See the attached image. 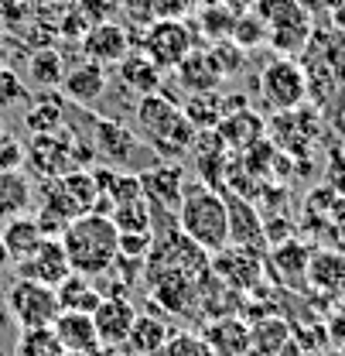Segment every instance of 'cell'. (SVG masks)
Listing matches in <instances>:
<instances>
[{
	"label": "cell",
	"instance_id": "f1b7e54d",
	"mask_svg": "<svg viewBox=\"0 0 345 356\" xmlns=\"http://www.w3.org/2000/svg\"><path fill=\"white\" fill-rule=\"evenodd\" d=\"M239 3H212V7H202L199 17H195V28L202 38L209 42H226L236 28V17H239Z\"/></svg>",
	"mask_w": 345,
	"mask_h": 356
},
{
	"label": "cell",
	"instance_id": "1f68e13d",
	"mask_svg": "<svg viewBox=\"0 0 345 356\" xmlns=\"http://www.w3.org/2000/svg\"><path fill=\"white\" fill-rule=\"evenodd\" d=\"M28 72H31V79H35L38 86L51 89L62 83L65 62H62V55H58L55 48H38L35 55H28Z\"/></svg>",
	"mask_w": 345,
	"mask_h": 356
},
{
	"label": "cell",
	"instance_id": "4dcf8cb0",
	"mask_svg": "<svg viewBox=\"0 0 345 356\" xmlns=\"http://www.w3.org/2000/svg\"><path fill=\"white\" fill-rule=\"evenodd\" d=\"M14 356H65V346L58 343V336L51 332V325L21 329L17 332V343H14Z\"/></svg>",
	"mask_w": 345,
	"mask_h": 356
},
{
	"label": "cell",
	"instance_id": "7dc6e473",
	"mask_svg": "<svg viewBox=\"0 0 345 356\" xmlns=\"http://www.w3.org/2000/svg\"><path fill=\"white\" fill-rule=\"evenodd\" d=\"M199 7H212V3H236V0H195Z\"/></svg>",
	"mask_w": 345,
	"mask_h": 356
},
{
	"label": "cell",
	"instance_id": "d590c367",
	"mask_svg": "<svg viewBox=\"0 0 345 356\" xmlns=\"http://www.w3.org/2000/svg\"><path fill=\"white\" fill-rule=\"evenodd\" d=\"M158 356H212V350L195 332H171V339L165 343V350Z\"/></svg>",
	"mask_w": 345,
	"mask_h": 356
},
{
	"label": "cell",
	"instance_id": "603a6c76",
	"mask_svg": "<svg viewBox=\"0 0 345 356\" xmlns=\"http://www.w3.org/2000/svg\"><path fill=\"white\" fill-rule=\"evenodd\" d=\"M35 209V185L31 178L17 172H0V222L28 216Z\"/></svg>",
	"mask_w": 345,
	"mask_h": 356
},
{
	"label": "cell",
	"instance_id": "6da1fadb",
	"mask_svg": "<svg viewBox=\"0 0 345 356\" xmlns=\"http://www.w3.org/2000/svg\"><path fill=\"white\" fill-rule=\"evenodd\" d=\"M133 124L140 140L161 158V161H181L188 158L192 144H195V127L188 124L185 110L171 103L165 92H151V96H137L133 103Z\"/></svg>",
	"mask_w": 345,
	"mask_h": 356
},
{
	"label": "cell",
	"instance_id": "3957f363",
	"mask_svg": "<svg viewBox=\"0 0 345 356\" xmlns=\"http://www.w3.org/2000/svg\"><path fill=\"white\" fill-rule=\"evenodd\" d=\"M178 229L209 257L229 247V209H226L222 192L202 181H188L178 206Z\"/></svg>",
	"mask_w": 345,
	"mask_h": 356
},
{
	"label": "cell",
	"instance_id": "d4e9b609",
	"mask_svg": "<svg viewBox=\"0 0 345 356\" xmlns=\"http://www.w3.org/2000/svg\"><path fill=\"white\" fill-rule=\"evenodd\" d=\"M65 99L62 96H55V92H38V96H31L28 99V106H24V127L35 134H55L65 127Z\"/></svg>",
	"mask_w": 345,
	"mask_h": 356
},
{
	"label": "cell",
	"instance_id": "836d02e7",
	"mask_svg": "<svg viewBox=\"0 0 345 356\" xmlns=\"http://www.w3.org/2000/svg\"><path fill=\"white\" fill-rule=\"evenodd\" d=\"M229 42L239 44L243 51L263 48V44H267V24L260 21V17L253 14V10H250V7H243V10H239V17H236V28H233Z\"/></svg>",
	"mask_w": 345,
	"mask_h": 356
},
{
	"label": "cell",
	"instance_id": "74e56055",
	"mask_svg": "<svg viewBox=\"0 0 345 356\" xmlns=\"http://www.w3.org/2000/svg\"><path fill=\"white\" fill-rule=\"evenodd\" d=\"M24 165V144L7 127H0V172H17Z\"/></svg>",
	"mask_w": 345,
	"mask_h": 356
},
{
	"label": "cell",
	"instance_id": "e0dca14e",
	"mask_svg": "<svg viewBox=\"0 0 345 356\" xmlns=\"http://www.w3.org/2000/svg\"><path fill=\"white\" fill-rule=\"evenodd\" d=\"M202 339L209 343L212 356H246L250 353V322L239 315L209 318L202 329Z\"/></svg>",
	"mask_w": 345,
	"mask_h": 356
},
{
	"label": "cell",
	"instance_id": "30bf717a",
	"mask_svg": "<svg viewBox=\"0 0 345 356\" xmlns=\"http://www.w3.org/2000/svg\"><path fill=\"white\" fill-rule=\"evenodd\" d=\"M263 254L250 250V247H222L219 254L209 257V270L212 277H219L226 288L233 291H253L260 281H263Z\"/></svg>",
	"mask_w": 345,
	"mask_h": 356
},
{
	"label": "cell",
	"instance_id": "5b68a950",
	"mask_svg": "<svg viewBox=\"0 0 345 356\" xmlns=\"http://www.w3.org/2000/svg\"><path fill=\"white\" fill-rule=\"evenodd\" d=\"M92 134H89V144L96 151V158L106 165V168H120V172H133V175H144L147 168H154L161 158L140 140V134L130 131L127 124L113 120V117H89Z\"/></svg>",
	"mask_w": 345,
	"mask_h": 356
},
{
	"label": "cell",
	"instance_id": "9c48e42d",
	"mask_svg": "<svg viewBox=\"0 0 345 356\" xmlns=\"http://www.w3.org/2000/svg\"><path fill=\"white\" fill-rule=\"evenodd\" d=\"M7 312L10 318L17 322V329H42L51 325L55 315H58V298H55V288H44L35 281H14L10 291H7Z\"/></svg>",
	"mask_w": 345,
	"mask_h": 356
},
{
	"label": "cell",
	"instance_id": "7402d4cb",
	"mask_svg": "<svg viewBox=\"0 0 345 356\" xmlns=\"http://www.w3.org/2000/svg\"><path fill=\"white\" fill-rule=\"evenodd\" d=\"M117 76H120V86L137 92V96H151V92H161V69L137 48H130L127 55L117 62Z\"/></svg>",
	"mask_w": 345,
	"mask_h": 356
},
{
	"label": "cell",
	"instance_id": "ee69618b",
	"mask_svg": "<svg viewBox=\"0 0 345 356\" xmlns=\"http://www.w3.org/2000/svg\"><path fill=\"white\" fill-rule=\"evenodd\" d=\"M325 332H328V346H335V350H342L345 353V309L335 312V315L328 318Z\"/></svg>",
	"mask_w": 345,
	"mask_h": 356
},
{
	"label": "cell",
	"instance_id": "ac0fdd59",
	"mask_svg": "<svg viewBox=\"0 0 345 356\" xmlns=\"http://www.w3.org/2000/svg\"><path fill=\"white\" fill-rule=\"evenodd\" d=\"M62 92H65V99L69 103H76V106H92L103 92H106V65H99V62H76L72 69H65V76H62Z\"/></svg>",
	"mask_w": 345,
	"mask_h": 356
},
{
	"label": "cell",
	"instance_id": "bcb514c9",
	"mask_svg": "<svg viewBox=\"0 0 345 356\" xmlns=\"http://www.w3.org/2000/svg\"><path fill=\"white\" fill-rule=\"evenodd\" d=\"M96 356H130V353H127V346H103Z\"/></svg>",
	"mask_w": 345,
	"mask_h": 356
},
{
	"label": "cell",
	"instance_id": "277c9868",
	"mask_svg": "<svg viewBox=\"0 0 345 356\" xmlns=\"http://www.w3.org/2000/svg\"><path fill=\"white\" fill-rule=\"evenodd\" d=\"M96 161V151L86 137L72 131V127H62L55 134H38L31 137V144L24 147V165L35 168V175L48 181V178H62L69 172H83Z\"/></svg>",
	"mask_w": 345,
	"mask_h": 356
},
{
	"label": "cell",
	"instance_id": "e575fe53",
	"mask_svg": "<svg viewBox=\"0 0 345 356\" xmlns=\"http://www.w3.org/2000/svg\"><path fill=\"white\" fill-rule=\"evenodd\" d=\"M209 55H212L216 69L222 72V79L236 76V72H239V69L246 65V51H243L239 44H233L229 38H226V42H212V48H209Z\"/></svg>",
	"mask_w": 345,
	"mask_h": 356
},
{
	"label": "cell",
	"instance_id": "b9f144b4",
	"mask_svg": "<svg viewBox=\"0 0 345 356\" xmlns=\"http://www.w3.org/2000/svg\"><path fill=\"white\" fill-rule=\"evenodd\" d=\"M298 7H301V10L311 17V21H314V24H328L335 0H298Z\"/></svg>",
	"mask_w": 345,
	"mask_h": 356
},
{
	"label": "cell",
	"instance_id": "2e32d148",
	"mask_svg": "<svg viewBox=\"0 0 345 356\" xmlns=\"http://www.w3.org/2000/svg\"><path fill=\"white\" fill-rule=\"evenodd\" d=\"M216 134H219V140L226 144V151L243 154V151H250L253 144H260V140H263V134H267V120L260 117L257 110L243 106V110L226 113V117L219 120Z\"/></svg>",
	"mask_w": 345,
	"mask_h": 356
},
{
	"label": "cell",
	"instance_id": "9a60e30c",
	"mask_svg": "<svg viewBox=\"0 0 345 356\" xmlns=\"http://www.w3.org/2000/svg\"><path fill=\"white\" fill-rule=\"evenodd\" d=\"M226 209H229V243L233 247H250V250H263V220L260 213L250 206V199L222 188Z\"/></svg>",
	"mask_w": 345,
	"mask_h": 356
},
{
	"label": "cell",
	"instance_id": "60d3db41",
	"mask_svg": "<svg viewBox=\"0 0 345 356\" xmlns=\"http://www.w3.org/2000/svg\"><path fill=\"white\" fill-rule=\"evenodd\" d=\"M120 10L133 24H144V28L151 21H158V0H120Z\"/></svg>",
	"mask_w": 345,
	"mask_h": 356
},
{
	"label": "cell",
	"instance_id": "484cf974",
	"mask_svg": "<svg viewBox=\"0 0 345 356\" xmlns=\"http://www.w3.org/2000/svg\"><path fill=\"white\" fill-rule=\"evenodd\" d=\"M0 240H3V247H7L10 264H17V261H24L28 254H35V250H38V243L44 240V229H42V222L28 213V216H17V220L3 222Z\"/></svg>",
	"mask_w": 345,
	"mask_h": 356
},
{
	"label": "cell",
	"instance_id": "7c38bea8",
	"mask_svg": "<svg viewBox=\"0 0 345 356\" xmlns=\"http://www.w3.org/2000/svg\"><path fill=\"white\" fill-rule=\"evenodd\" d=\"M14 270H17L21 281H35V284H44V288H58L72 274L69 257H65V247H62L58 236H44L42 243H38V250L28 254L24 261H17Z\"/></svg>",
	"mask_w": 345,
	"mask_h": 356
},
{
	"label": "cell",
	"instance_id": "8fae6325",
	"mask_svg": "<svg viewBox=\"0 0 345 356\" xmlns=\"http://www.w3.org/2000/svg\"><path fill=\"white\" fill-rule=\"evenodd\" d=\"M185 185H188V175H185L181 161H158L154 168H147L140 175L144 199H147V206L154 213H178Z\"/></svg>",
	"mask_w": 345,
	"mask_h": 356
},
{
	"label": "cell",
	"instance_id": "f907efd6",
	"mask_svg": "<svg viewBox=\"0 0 345 356\" xmlns=\"http://www.w3.org/2000/svg\"><path fill=\"white\" fill-rule=\"evenodd\" d=\"M65 356H86V353H65Z\"/></svg>",
	"mask_w": 345,
	"mask_h": 356
},
{
	"label": "cell",
	"instance_id": "f35d334b",
	"mask_svg": "<svg viewBox=\"0 0 345 356\" xmlns=\"http://www.w3.org/2000/svg\"><path fill=\"white\" fill-rule=\"evenodd\" d=\"M17 103H28V86L17 79L14 69H3L0 65V110H10Z\"/></svg>",
	"mask_w": 345,
	"mask_h": 356
},
{
	"label": "cell",
	"instance_id": "ab89813d",
	"mask_svg": "<svg viewBox=\"0 0 345 356\" xmlns=\"http://www.w3.org/2000/svg\"><path fill=\"white\" fill-rule=\"evenodd\" d=\"M151 247H154V233H120V254L124 257L147 261Z\"/></svg>",
	"mask_w": 345,
	"mask_h": 356
},
{
	"label": "cell",
	"instance_id": "f546056e",
	"mask_svg": "<svg viewBox=\"0 0 345 356\" xmlns=\"http://www.w3.org/2000/svg\"><path fill=\"white\" fill-rule=\"evenodd\" d=\"M181 110H185V117L195 131H216L219 120L226 117L219 92H195V96H188V103Z\"/></svg>",
	"mask_w": 345,
	"mask_h": 356
},
{
	"label": "cell",
	"instance_id": "ffe728a7",
	"mask_svg": "<svg viewBox=\"0 0 345 356\" xmlns=\"http://www.w3.org/2000/svg\"><path fill=\"white\" fill-rule=\"evenodd\" d=\"M308 264H311V254L308 247L298 240H284V243H274L267 267L274 270V277L287 288H304L308 284Z\"/></svg>",
	"mask_w": 345,
	"mask_h": 356
},
{
	"label": "cell",
	"instance_id": "cb8c5ba5",
	"mask_svg": "<svg viewBox=\"0 0 345 356\" xmlns=\"http://www.w3.org/2000/svg\"><path fill=\"white\" fill-rule=\"evenodd\" d=\"M168 339H171V325H168L165 318H158V315H140V312H137L133 329H130L124 346H127L130 356H158L165 350Z\"/></svg>",
	"mask_w": 345,
	"mask_h": 356
},
{
	"label": "cell",
	"instance_id": "83f0119b",
	"mask_svg": "<svg viewBox=\"0 0 345 356\" xmlns=\"http://www.w3.org/2000/svg\"><path fill=\"white\" fill-rule=\"evenodd\" d=\"M291 325L277 315H267L260 322H250V350L263 356H280L291 343Z\"/></svg>",
	"mask_w": 345,
	"mask_h": 356
},
{
	"label": "cell",
	"instance_id": "8d00e7d4",
	"mask_svg": "<svg viewBox=\"0 0 345 356\" xmlns=\"http://www.w3.org/2000/svg\"><path fill=\"white\" fill-rule=\"evenodd\" d=\"M76 10L83 14V21L92 28V24L117 21V14H120V0H76Z\"/></svg>",
	"mask_w": 345,
	"mask_h": 356
},
{
	"label": "cell",
	"instance_id": "681fc988",
	"mask_svg": "<svg viewBox=\"0 0 345 356\" xmlns=\"http://www.w3.org/2000/svg\"><path fill=\"white\" fill-rule=\"evenodd\" d=\"M246 356H263V353H253V350H250V353H246Z\"/></svg>",
	"mask_w": 345,
	"mask_h": 356
},
{
	"label": "cell",
	"instance_id": "4316f807",
	"mask_svg": "<svg viewBox=\"0 0 345 356\" xmlns=\"http://www.w3.org/2000/svg\"><path fill=\"white\" fill-rule=\"evenodd\" d=\"M55 298H58V312H83V315H92L96 305L103 302V291L92 284V277L69 274V277L55 288Z\"/></svg>",
	"mask_w": 345,
	"mask_h": 356
},
{
	"label": "cell",
	"instance_id": "c3c4849f",
	"mask_svg": "<svg viewBox=\"0 0 345 356\" xmlns=\"http://www.w3.org/2000/svg\"><path fill=\"white\" fill-rule=\"evenodd\" d=\"M10 264V257H7V247H3V240H0V267Z\"/></svg>",
	"mask_w": 345,
	"mask_h": 356
},
{
	"label": "cell",
	"instance_id": "52a82bcc",
	"mask_svg": "<svg viewBox=\"0 0 345 356\" xmlns=\"http://www.w3.org/2000/svg\"><path fill=\"white\" fill-rule=\"evenodd\" d=\"M260 99L274 113H291L308 103V76L301 62L291 55H277L260 69Z\"/></svg>",
	"mask_w": 345,
	"mask_h": 356
},
{
	"label": "cell",
	"instance_id": "f6af8a7d",
	"mask_svg": "<svg viewBox=\"0 0 345 356\" xmlns=\"http://www.w3.org/2000/svg\"><path fill=\"white\" fill-rule=\"evenodd\" d=\"M328 28H335V31H342L345 35V0H335L332 17H328Z\"/></svg>",
	"mask_w": 345,
	"mask_h": 356
},
{
	"label": "cell",
	"instance_id": "7bdbcfd3",
	"mask_svg": "<svg viewBox=\"0 0 345 356\" xmlns=\"http://www.w3.org/2000/svg\"><path fill=\"white\" fill-rule=\"evenodd\" d=\"M195 0H158V17H171V21H185L192 14Z\"/></svg>",
	"mask_w": 345,
	"mask_h": 356
},
{
	"label": "cell",
	"instance_id": "5bb4252c",
	"mask_svg": "<svg viewBox=\"0 0 345 356\" xmlns=\"http://www.w3.org/2000/svg\"><path fill=\"white\" fill-rule=\"evenodd\" d=\"M79 44H83V51H86L89 62L117 65V62L130 51V31L120 24V21L92 24V28H86V35L79 38Z\"/></svg>",
	"mask_w": 345,
	"mask_h": 356
},
{
	"label": "cell",
	"instance_id": "4fadbf2b",
	"mask_svg": "<svg viewBox=\"0 0 345 356\" xmlns=\"http://www.w3.org/2000/svg\"><path fill=\"white\" fill-rule=\"evenodd\" d=\"M133 318H137V309H133L130 298L103 295V302L92 312V325H96L99 346H124L130 329H133Z\"/></svg>",
	"mask_w": 345,
	"mask_h": 356
},
{
	"label": "cell",
	"instance_id": "8992f818",
	"mask_svg": "<svg viewBox=\"0 0 345 356\" xmlns=\"http://www.w3.org/2000/svg\"><path fill=\"white\" fill-rule=\"evenodd\" d=\"M250 10L267 24V44L277 55L294 58L308 48L314 21L298 7V0H250Z\"/></svg>",
	"mask_w": 345,
	"mask_h": 356
},
{
	"label": "cell",
	"instance_id": "d6986e66",
	"mask_svg": "<svg viewBox=\"0 0 345 356\" xmlns=\"http://www.w3.org/2000/svg\"><path fill=\"white\" fill-rule=\"evenodd\" d=\"M51 332L58 336V343L65 346V353H86L96 356L99 346V336H96V325H92V315L83 312H58L55 322H51Z\"/></svg>",
	"mask_w": 345,
	"mask_h": 356
},
{
	"label": "cell",
	"instance_id": "7a4b0ae2",
	"mask_svg": "<svg viewBox=\"0 0 345 356\" xmlns=\"http://www.w3.org/2000/svg\"><path fill=\"white\" fill-rule=\"evenodd\" d=\"M58 240L65 247L72 274H83V277H99L120 254V233L113 220L103 213H86L72 220L58 233Z\"/></svg>",
	"mask_w": 345,
	"mask_h": 356
},
{
	"label": "cell",
	"instance_id": "d6a6232c",
	"mask_svg": "<svg viewBox=\"0 0 345 356\" xmlns=\"http://www.w3.org/2000/svg\"><path fill=\"white\" fill-rule=\"evenodd\" d=\"M110 220L117 226V233H154L147 199H137V202H127V206L110 209Z\"/></svg>",
	"mask_w": 345,
	"mask_h": 356
},
{
	"label": "cell",
	"instance_id": "ba28073f",
	"mask_svg": "<svg viewBox=\"0 0 345 356\" xmlns=\"http://www.w3.org/2000/svg\"><path fill=\"white\" fill-rule=\"evenodd\" d=\"M140 51L161 69V72H174L185 55L195 51V35L188 28V21H171V17H158L144 28L140 38Z\"/></svg>",
	"mask_w": 345,
	"mask_h": 356
},
{
	"label": "cell",
	"instance_id": "44dd1931",
	"mask_svg": "<svg viewBox=\"0 0 345 356\" xmlns=\"http://www.w3.org/2000/svg\"><path fill=\"white\" fill-rule=\"evenodd\" d=\"M174 79L185 92H216L219 83H222V72L216 69L209 48H195L192 55H185V62L174 69Z\"/></svg>",
	"mask_w": 345,
	"mask_h": 356
}]
</instances>
